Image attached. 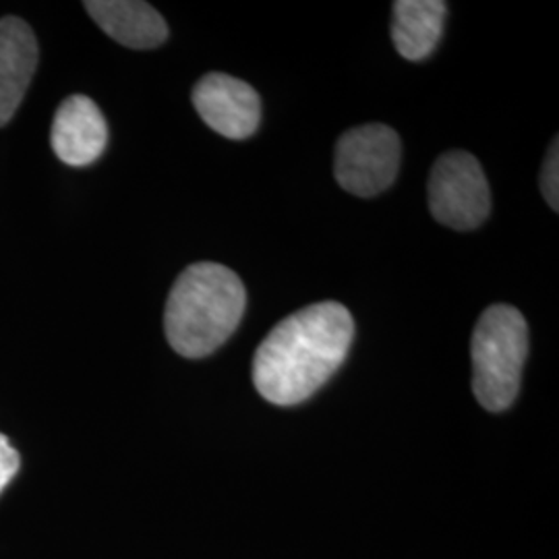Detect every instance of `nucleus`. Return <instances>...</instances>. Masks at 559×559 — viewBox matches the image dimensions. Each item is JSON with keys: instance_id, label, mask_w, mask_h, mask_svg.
Masks as SVG:
<instances>
[{"instance_id": "f257e3e1", "label": "nucleus", "mask_w": 559, "mask_h": 559, "mask_svg": "<svg viewBox=\"0 0 559 559\" xmlns=\"http://www.w3.org/2000/svg\"><path fill=\"white\" fill-rule=\"evenodd\" d=\"M355 338L350 311L334 302H316L280 321L253 357V383L276 406L311 399L348 357Z\"/></svg>"}, {"instance_id": "f03ea898", "label": "nucleus", "mask_w": 559, "mask_h": 559, "mask_svg": "<svg viewBox=\"0 0 559 559\" xmlns=\"http://www.w3.org/2000/svg\"><path fill=\"white\" fill-rule=\"evenodd\" d=\"M245 305V284L230 267L214 261L193 263L166 300V338L187 359L207 357L237 332Z\"/></svg>"}, {"instance_id": "7ed1b4c3", "label": "nucleus", "mask_w": 559, "mask_h": 559, "mask_svg": "<svg viewBox=\"0 0 559 559\" xmlns=\"http://www.w3.org/2000/svg\"><path fill=\"white\" fill-rule=\"evenodd\" d=\"M528 355V325L512 305H491L473 332V390L480 406L501 413L519 396L522 367Z\"/></svg>"}, {"instance_id": "20e7f679", "label": "nucleus", "mask_w": 559, "mask_h": 559, "mask_svg": "<svg viewBox=\"0 0 559 559\" xmlns=\"http://www.w3.org/2000/svg\"><path fill=\"white\" fill-rule=\"evenodd\" d=\"M399 133L380 122L346 131L336 143L334 173L340 187L359 198H373L390 189L399 177Z\"/></svg>"}, {"instance_id": "39448f33", "label": "nucleus", "mask_w": 559, "mask_h": 559, "mask_svg": "<svg viewBox=\"0 0 559 559\" xmlns=\"http://www.w3.org/2000/svg\"><path fill=\"white\" fill-rule=\"evenodd\" d=\"M429 210L436 221L454 230H473L487 221L491 195L479 160L468 152H448L429 177Z\"/></svg>"}, {"instance_id": "423d86ee", "label": "nucleus", "mask_w": 559, "mask_h": 559, "mask_svg": "<svg viewBox=\"0 0 559 559\" xmlns=\"http://www.w3.org/2000/svg\"><path fill=\"white\" fill-rule=\"evenodd\" d=\"M193 106L203 122L226 140H247L260 127L258 92L226 73L203 75L193 90Z\"/></svg>"}, {"instance_id": "0eeeda50", "label": "nucleus", "mask_w": 559, "mask_h": 559, "mask_svg": "<svg viewBox=\"0 0 559 559\" xmlns=\"http://www.w3.org/2000/svg\"><path fill=\"white\" fill-rule=\"evenodd\" d=\"M50 141L59 160L69 166L98 160L108 143V127L96 102L87 96H71L62 102L55 115Z\"/></svg>"}, {"instance_id": "6e6552de", "label": "nucleus", "mask_w": 559, "mask_h": 559, "mask_svg": "<svg viewBox=\"0 0 559 559\" xmlns=\"http://www.w3.org/2000/svg\"><path fill=\"white\" fill-rule=\"evenodd\" d=\"M38 67V41L20 17L0 20V127L17 112Z\"/></svg>"}, {"instance_id": "1a4fd4ad", "label": "nucleus", "mask_w": 559, "mask_h": 559, "mask_svg": "<svg viewBox=\"0 0 559 559\" xmlns=\"http://www.w3.org/2000/svg\"><path fill=\"white\" fill-rule=\"evenodd\" d=\"M85 11L102 29L127 48L147 50L168 38V25L160 13L140 0H87Z\"/></svg>"}, {"instance_id": "9d476101", "label": "nucleus", "mask_w": 559, "mask_h": 559, "mask_svg": "<svg viewBox=\"0 0 559 559\" xmlns=\"http://www.w3.org/2000/svg\"><path fill=\"white\" fill-rule=\"evenodd\" d=\"M448 4L441 0H399L394 2L392 40L400 57L427 59L443 34Z\"/></svg>"}, {"instance_id": "9b49d317", "label": "nucleus", "mask_w": 559, "mask_h": 559, "mask_svg": "<svg viewBox=\"0 0 559 559\" xmlns=\"http://www.w3.org/2000/svg\"><path fill=\"white\" fill-rule=\"evenodd\" d=\"M540 189H543V195L545 201L551 205L554 212L559 210V152H558V140H554L551 147H549V154L545 158L543 164V170H540Z\"/></svg>"}, {"instance_id": "f8f14e48", "label": "nucleus", "mask_w": 559, "mask_h": 559, "mask_svg": "<svg viewBox=\"0 0 559 559\" xmlns=\"http://www.w3.org/2000/svg\"><path fill=\"white\" fill-rule=\"evenodd\" d=\"M17 471H20V454L11 445V441L7 440V436L0 433V493L11 480L15 479Z\"/></svg>"}]
</instances>
